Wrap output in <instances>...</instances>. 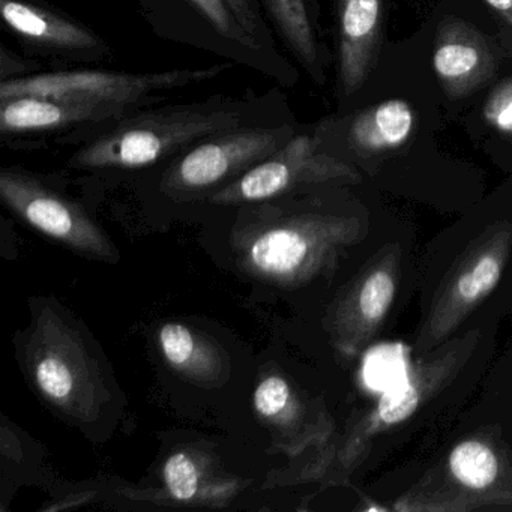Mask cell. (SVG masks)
<instances>
[{
  "mask_svg": "<svg viewBox=\"0 0 512 512\" xmlns=\"http://www.w3.org/2000/svg\"><path fill=\"white\" fill-rule=\"evenodd\" d=\"M446 466L449 478L472 493H485L499 481V457L481 440L469 439L455 445Z\"/></svg>",
  "mask_w": 512,
  "mask_h": 512,
  "instance_id": "20",
  "label": "cell"
},
{
  "mask_svg": "<svg viewBox=\"0 0 512 512\" xmlns=\"http://www.w3.org/2000/svg\"><path fill=\"white\" fill-rule=\"evenodd\" d=\"M190 2L221 37L235 41L239 46L250 50L262 49V46L242 29L224 0H190Z\"/></svg>",
  "mask_w": 512,
  "mask_h": 512,
  "instance_id": "21",
  "label": "cell"
},
{
  "mask_svg": "<svg viewBox=\"0 0 512 512\" xmlns=\"http://www.w3.org/2000/svg\"><path fill=\"white\" fill-rule=\"evenodd\" d=\"M242 113L221 106L170 107L122 118L115 128L80 149L76 169H139L151 166L185 146L242 125Z\"/></svg>",
  "mask_w": 512,
  "mask_h": 512,
  "instance_id": "2",
  "label": "cell"
},
{
  "mask_svg": "<svg viewBox=\"0 0 512 512\" xmlns=\"http://www.w3.org/2000/svg\"><path fill=\"white\" fill-rule=\"evenodd\" d=\"M289 127H239L220 131L188 149L170 166L161 187L169 194H197L244 175L292 139Z\"/></svg>",
  "mask_w": 512,
  "mask_h": 512,
  "instance_id": "7",
  "label": "cell"
},
{
  "mask_svg": "<svg viewBox=\"0 0 512 512\" xmlns=\"http://www.w3.org/2000/svg\"><path fill=\"white\" fill-rule=\"evenodd\" d=\"M220 64L200 70H173L164 73L127 74L107 71H61L38 74L22 79H4L0 83V100L38 95L64 98L82 103L101 104L128 110L143 103L152 94L184 88L191 83L206 82L226 71Z\"/></svg>",
  "mask_w": 512,
  "mask_h": 512,
  "instance_id": "5",
  "label": "cell"
},
{
  "mask_svg": "<svg viewBox=\"0 0 512 512\" xmlns=\"http://www.w3.org/2000/svg\"><path fill=\"white\" fill-rule=\"evenodd\" d=\"M355 181H359L358 172L344 161L320 152L317 140L293 136L266 160L215 191L211 202L215 205L263 202L304 185Z\"/></svg>",
  "mask_w": 512,
  "mask_h": 512,
  "instance_id": "9",
  "label": "cell"
},
{
  "mask_svg": "<svg viewBox=\"0 0 512 512\" xmlns=\"http://www.w3.org/2000/svg\"><path fill=\"white\" fill-rule=\"evenodd\" d=\"M476 337V332H470L419 356L404 383L382 395L376 406L346 431L322 466H334L337 476L353 472L364 461L374 437L406 422L454 379L476 346Z\"/></svg>",
  "mask_w": 512,
  "mask_h": 512,
  "instance_id": "4",
  "label": "cell"
},
{
  "mask_svg": "<svg viewBox=\"0 0 512 512\" xmlns=\"http://www.w3.org/2000/svg\"><path fill=\"white\" fill-rule=\"evenodd\" d=\"M484 118L500 133L512 136V77L491 92L484 106Z\"/></svg>",
  "mask_w": 512,
  "mask_h": 512,
  "instance_id": "22",
  "label": "cell"
},
{
  "mask_svg": "<svg viewBox=\"0 0 512 512\" xmlns=\"http://www.w3.org/2000/svg\"><path fill=\"white\" fill-rule=\"evenodd\" d=\"M25 355L29 377L50 406L83 424L100 416L109 398L100 367L82 335L52 307L34 317Z\"/></svg>",
  "mask_w": 512,
  "mask_h": 512,
  "instance_id": "3",
  "label": "cell"
},
{
  "mask_svg": "<svg viewBox=\"0 0 512 512\" xmlns=\"http://www.w3.org/2000/svg\"><path fill=\"white\" fill-rule=\"evenodd\" d=\"M278 32L311 77L322 85V64L307 0H263Z\"/></svg>",
  "mask_w": 512,
  "mask_h": 512,
  "instance_id": "19",
  "label": "cell"
},
{
  "mask_svg": "<svg viewBox=\"0 0 512 512\" xmlns=\"http://www.w3.org/2000/svg\"><path fill=\"white\" fill-rule=\"evenodd\" d=\"M362 238L356 217L302 214L262 224L238 236L239 268L263 283L298 287L310 283Z\"/></svg>",
  "mask_w": 512,
  "mask_h": 512,
  "instance_id": "1",
  "label": "cell"
},
{
  "mask_svg": "<svg viewBox=\"0 0 512 512\" xmlns=\"http://www.w3.org/2000/svg\"><path fill=\"white\" fill-rule=\"evenodd\" d=\"M433 67L448 98L458 100L478 91L494 76L496 59L478 29L448 20L437 29Z\"/></svg>",
  "mask_w": 512,
  "mask_h": 512,
  "instance_id": "12",
  "label": "cell"
},
{
  "mask_svg": "<svg viewBox=\"0 0 512 512\" xmlns=\"http://www.w3.org/2000/svg\"><path fill=\"white\" fill-rule=\"evenodd\" d=\"M512 251V227L502 224L466 251L443 283L413 346L424 356L442 346L496 289Z\"/></svg>",
  "mask_w": 512,
  "mask_h": 512,
  "instance_id": "6",
  "label": "cell"
},
{
  "mask_svg": "<svg viewBox=\"0 0 512 512\" xmlns=\"http://www.w3.org/2000/svg\"><path fill=\"white\" fill-rule=\"evenodd\" d=\"M164 493L182 505L226 506L241 490V482L223 472L208 452L181 448L163 466Z\"/></svg>",
  "mask_w": 512,
  "mask_h": 512,
  "instance_id": "14",
  "label": "cell"
},
{
  "mask_svg": "<svg viewBox=\"0 0 512 512\" xmlns=\"http://www.w3.org/2000/svg\"><path fill=\"white\" fill-rule=\"evenodd\" d=\"M229 10L232 11L239 25L250 37H253L257 43L262 46L263 41L269 43V34L263 28L262 20H260L259 11L253 0H224Z\"/></svg>",
  "mask_w": 512,
  "mask_h": 512,
  "instance_id": "23",
  "label": "cell"
},
{
  "mask_svg": "<svg viewBox=\"0 0 512 512\" xmlns=\"http://www.w3.org/2000/svg\"><path fill=\"white\" fill-rule=\"evenodd\" d=\"M512 28V0H484Z\"/></svg>",
  "mask_w": 512,
  "mask_h": 512,
  "instance_id": "24",
  "label": "cell"
},
{
  "mask_svg": "<svg viewBox=\"0 0 512 512\" xmlns=\"http://www.w3.org/2000/svg\"><path fill=\"white\" fill-rule=\"evenodd\" d=\"M128 112L118 107L64 98L25 97L0 100V130L4 134L46 133L86 122L113 121Z\"/></svg>",
  "mask_w": 512,
  "mask_h": 512,
  "instance_id": "15",
  "label": "cell"
},
{
  "mask_svg": "<svg viewBox=\"0 0 512 512\" xmlns=\"http://www.w3.org/2000/svg\"><path fill=\"white\" fill-rule=\"evenodd\" d=\"M158 346L167 365L194 385L217 388L229 379V362L221 347L184 323L161 326Z\"/></svg>",
  "mask_w": 512,
  "mask_h": 512,
  "instance_id": "17",
  "label": "cell"
},
{
  "mask_svg": "<svg viewBox=\"0 0 512 512\" xmlns=\"http://www.w3.org/2000/svg\"><path fill=\"white\" fill-rule=\"evenodd\" d=\"M413 127L412 107L403 100H389L353 119L349 142L361 154H379L404 145L412 136Z\"/></svg>",
  "mask_w": 512,
  "mask_h": 512,
  "instance_id": "18",
  "label": "cell"
},
{
  "mask_svg": "<svg viewBox=\"0 0 512 512\" xmlns=\"http://www.w3.org/2000/svg\"><path fill=\"white\" fill-rule=\"evenodd\" d=\"M0 197L26 223L70 250L103 262L119 259L112 239L86 211L34 176L17 170H2Z\"/></svg>",
  "mask_w": 512,
  "mask_h": 512,
  "instance_id": "8",
  "label": "cell"
},
{
  "mask_svg": "<svg viewBox=\"0 0 512 512\" xmlns=\"http://www.w3.org/2000/svg\"><path fill=\"white\" fill-rule=\"evenodd\" d=\"M257 418L268 428L272 442L287 455L320 448L334 433V421L322 404L313 403L286 377L269 373L253 394Z\"/></svg>",
  "mask_w": 512,
  "mask_h": 512,
  "instance_id": "11",
  "label": "cell"
},
{
  "mask_svg": "<svg viewBox=\"0 0 512 512\" xmlns=\"http://www.w3.org/2000/svg\"><path fill=\"white\" fill-rule=\"evenodd\" d=\"M400 277V248L380 254L350 284L331 316V340L335 349L355 356L371 343L385 322Z\"/></svg>",
  "mask_w": 512,
  "mask_h": 512,
  "instance_id": "10",
  "label": "cell"
},
{
  "mask_svg": "<svg viewBox=\"0 0 512 512\" xmlns=\"http://www.w3.org/2000/svg\"><path fill=\"white\" fill-rule=\"evenodd\" d=\"M5 25L29 43L58 52H100L104 43L91 29L28 0H0Z\"/></svg>",
  "mask_w": 512,
  "mask_h": 512,
  "instance_id": "16",
  "label": "cell"
},
{
  "mask_svg": "<svg viewBox=\"0 0 512 512\" xmlns=\"http://www.w3.org/2000/svg\"><path fill=\"white\" fill-rule=\"evenodd\" d=\"M341 97L349 98L367 82L380 47L382 0H338Z\"/></svg>",
  "mask_w": 512,
  "mask_h": 512,
  "instance_id": "13",
  "label": "cell"
}]
</instances>
